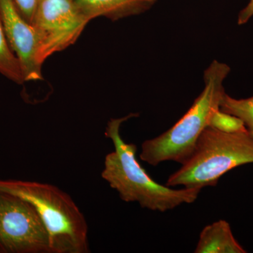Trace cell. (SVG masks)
Instances as JSON below:
<instances>
[{"mask_svg": "<svg viewBox=\"0 0 253 253\" xmlns=\"http://www.w3.org/2000/svg\"><path fill=\"white\" fill-rule=\"evenodd\" d=\"M135 116L132 113L108 123L105 135L113 141L115 149L105 157L101 177L117 191L123 201L137 203L150 211L165 212L182 204H193L201 189H174L156 182L136 159V145L126 143L121 137V125Z\"/></svg>", "mask_w": 253, "mask_h": 253, "instance_id": "1", "label": "cell"}, {"mask_svg": "<svg viewBox=\"0 0 253 253\" xmlns=\"http://www.w3.org/2000/svg\"><path fill=\"white\" fill-rule=\"evenodd\" d=\"M89 21L106 17L112 21L141 14L157 0H75Z\"/></svg>", "mask_w": 253, "mask_h": 253, "instance_id": "8", "label": "cell"}, {"mask_svg": "<svg viewBox=\"0 0 253 253\" xmlns=\"http://www.w3.org/2000/svg\"><path fill=\"white\" fill-rule=\"evenodd\" d=\"M249 163H253V136L248 130L226 133L208 126L192 154L169 176L166 185L201 190L215 186L226 172Z\"/></svg>", "mask_w": 253, "mask_h": 253, "instance_id": "4", "label": "cell"}, {"mask_svg": "<svg viewBox=\"0 0 253 253\" xmlns=\"http://www.w3.org/2000/svg\"><path fill=\"white\" fill-rule=\"evenodd\" d=\"M196 253H246L238 242L225 220L213 222L206 226L200 234Z\"/></svg>", "mask_w": 253, "mask_h": 253, "instance_id": "9", "label": "cell"}, {"mask_svg": "<svg viewBox=\"0 0 253 253\" xmlns=\"http://www.w3.org/2000/svg\"><path fill=\"white\" fill-rule=\"evenodd\" d=\"M89 21L75 0H40L31 24L41 62L74 44Z\"/></svg>", "mask_w": 253, "mask_h": 253, "instance_id": "6", "label": "cell"}, {"mask_svg": "<svg viewBox=\"0 0 253 253\" xmlns=\"http://www.w3.org/2000/svg\"><path fill=\"white\" fill-rule=\"evenodd\" d=\"M219 110L239 118L253 136V96L248 99H236L224 93L221 97Z\"/></svg>", "mask_w": 253, "mask_h": 253, "instance_id": "11", "label": "cell"}, {"mask_svg": "<svg viewBox=\"0 0 253 253\" xmlns=\"http://www.w3.org/2000/svg\"><path fill=\"white\" fill-rule=\"evenodd\" d=\"M226 133H236L247 131L244 122L239 118L217 109L210 120L209 126Z\"/></svg>", "mask_w": 253, "mask_h": 253, "instance_id": "12", "label": "cell"}, {"mask_svg": "<svg viewBox=\"0 0 253 253\" xmlns=\"http://www.w3.org/2000/svg\"><path fill=\"white\" fill-rule=\"evenodd\" d=\"M0 190L29 202L39 214L49 235L52 253H88V225L72 198L51 184L0 179Z\"/></svg>", "mask_w": 253, "mask_h": 253, "instance_id": "3", "label": "cell"}, {"mask_svg": "<svg viewBox=\"0 0 253 253\" xmlns=\"http://www.w3.org/2000/svg\"><path fill=\"white\" fill-rule=\"evenodd\" d=\"M0 17L6 39L19 61L25 82L42 81L36 31L18 11L13 0H0Z\"/></svg>", "mask_w": 253, "mask_h": 253, "instance_id": "7", "label": "cell"}, {"mask_svg": "<svg viewBox=\"0 0 253 253\" xmlns=\"http://www.w3.org/2000/svg\"><path fill=\"white\" fill-rule=\"evenodd\" d=\"M231 69L214 61L204 73L205 87L192 106L168 131L141 145V161L152 166L166 161L183 163L191 156L199 136L209 126L213 113L219 109L225 93L223 82Z\"/></svg>", "mask_w": 253, "mask_h": 253, "instance_id": "2", "label": "cell"}, {"mask_svg": "<svg viewBox=\"0 0 253 253\" xmlns=\"http://www.w3.org/2000/svg\"><path fill=\"white\" fill-rule=\"evenodd\" d=\"M0 253H52L47 231L36 208L1 190Z\"/></svg>", "mask_w": 253, "mask_h": 253, "instance_id": "5", "label": "cell"}, {"mask_svg": "<svg viewBox=\"0 0 253 253\" xmlns=\"http://www.w3.org/2000/svg\"><path fill=\"white\" fill-rule=\"evenodd\" d=\"M0 74L17 84L25 83L19 61L10 47L0 17Z\"/></svg>", "mask_w": 253, "mask_h": 253, "instance_id": "10", "label": "cell"}, {"mask_svg": "<svg viewBox=\"0 0 253 253\" xmlns=\"http://www.w3.org/2000/svg\"><path fill=\"white\" fill-rule=\"evenodd\" d=\"M23 17L31 23L40 0H13Z\"/></svg>", "mask_w": 253, "mask_h": 253, "instance_id": "13", "label": "cell"}, {"mask_svg": "<svg viewBox=\"0 0 253 253\" xmlns=\"http://www.w3.org/2000/svg\"><path fill=\"white\" fill-rule=\"evenodd\" d=\"M253 16V0H250L247 6L241 10L238 16V24L244 25Z\"/></svg>", "mask_w": 253, "mask_h": 253, "instance_id": "14", "label": "cell"}]
</instances>
